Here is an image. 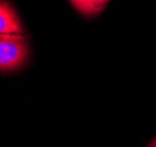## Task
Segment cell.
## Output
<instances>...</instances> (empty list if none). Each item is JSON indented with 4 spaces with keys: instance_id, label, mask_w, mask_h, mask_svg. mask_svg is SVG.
Masks as SVG:
<instances>
[{
    "instance_id": "6da1fadb",
    "label": "cell",
    "mask_w": 156,
    "mask_h": 147,
    "mask_svg": "<svg viewBox=\"0 0 156 147\" xmlns=\"http://www.w3.org/2000/svg\"><path fill=\"white\" fill-rule=\"evenodd\" d=\"M28 44L23 34H0V71L18 70L28 58Z\"/></svg>"
},
{
    "instance_id": "7a4b0ae2",
    "label": "cell",
    "mask_w": 156,
    "mask_h": 147,
    "mask_svg": "<svg viewBox=\"0 0 156 147\" xmlns=\"http://www.w3.org/2000/svg\"><path fill=\"white\" fill-rule=\"evenodd\" d=\"M23 28L13 7L0 0V34H23Z\"/></svg>"
},
{
    "instance_id": "3957f363",
    "label": "cell",
    "mask_w": 156,
    "mask_h": 147,
    "mask_svg": "<svg viewBox=\"0 0 156 147\" xmlns=\"http://www.w3.org/2000/svg\"><path fill=\"white\" fill-rule=\"evenodd\" d=\"M70 2L79 12L86 16H93L101 11V8L96 5L95 0H70Z\"/></svg>"
},
{
    "instance_id": "277c9868",
    "label": "cell",
    "mask_w": 156,
    "mask_h": 147,
    "mask_svg": "<svg viewBox=\"0 0 156 147\" xmlns=\"http://www.w3.org/2000/svg\"><path fill=\"white\" fill-rule=\"evenodd\" d=\"M107 1H108V0H95V2H96V5H98L99 7L101 8V9H102V8H103V6H105V4H106Z\"/></svg>"
},
{
    "instance_id": "5b68a950",
    "label": "cell",
    "mask_w": 156,
    "mask_h": 147,
    "mask_svg": "<svg viewBox=\"0 0 156 147\" xmlns=\"http://www.w3.org/2000/svg\"><path fill=\"white\" fill-rule=\"evenodd\" d=\"M149 147H156V139L154 140L153 142H151V145H150V146H149Z\"/></svg>"
}]
</instances>
